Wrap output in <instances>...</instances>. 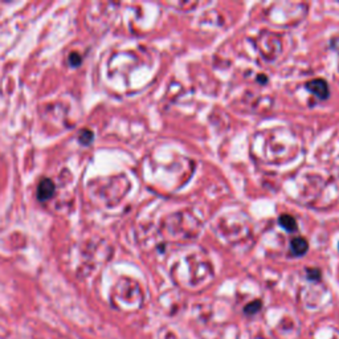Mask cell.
Returning <instances> with one entry per match:
<instances>
[{
	"mask_svg": "<svg viewBox=\"0 0 339 339\" xmlns=\"http://www.w3.org/2000/svg\"><path fill=\"white\" fill-rule=\"evenodd\" d=\"M54 194V183L48 178H44L40 180L38 186V199L40 202H46Z\"/></svg>",
	"mask_w": 339,
	"mask_h": 339,
	"instance_id": "1",
	"label": "cell"
},
{
	"mask_svg": "<svg viewBox=\"0 0 339 339\" xmlns=\"http://www.w3.org/2000/svg\"><path fill=\"white\" fill-rule=\"evenodd\" d=\"M306 88H308V90L312 92L316 97L320 98V100L328 97V86L324 80L316 78L313 81H309L306 84Z\"/></svg>",
	"mask_w": 339,
	"mask_h": 339,
	"instance_id": "2",
	"label": "cell"
},
{
	"mask_svg": "<svg viewBox=\"0 0 339 339\" xmlns=\"http://www.w3.org/2000/svg\"><path fill=\"white\" fill-rule=\"evenodd\" d=\"M290 249L294 256H302V254H305L308 252L309 244L304 238H296L292 240Z\"/></svg>",
	"mask_w": 339,
	"mask_h": 339,
	"instance_id": "3",
	"label": "cell"
},
{
	"mask_svg": "<svg viewBox=\"0 0 339 339\" xmlns=\"http://www.w3.org/2000/svg\"><path fill=\"white\" fill-rule=\"evenodd\" d=\"M278 222L280 226H282L285 230H288V232H294V230H297V222H296L294 218H292L290 215L280 216Z\"/></svg>",
	"mask_w": 339,
	"mask_h": 339,
	"instance_id": "4",
	"label": "cell"
},
{
	"mask_svg": "<svg viewBox=\"0 0 339 339\" xmlns=\"http://www.w3.org/2000/svg\"><path fill=\"white\" fill-rule=\"evenodd\" d=\"M93 138H94V134H93V132H90V130H88V128L82 130L78 136V140L82 144H85V146H86V144H90Z\"/></svg>",
	"mask_w": 339,
	"mask_h": 339,
	"instance_id": "5",
	"label": "cell"
},
{
	"mask_svg": "<svg viewBox=\"0 0 339 339\" xmlns=\"http://www.w3.org/2000/svg\"><path fill=\"white\" fill-rule=\"evenodd\" d=\"M261 309V301H253L252 304L245 306V313L246 314H256Z\"/></svg>",
	"mask_w": 339,
	"mask_h": 339,
	"instance_id": "6",
	"label": "cell"
},
{
	"mask_svg": "<svg viewBox=\"0 0 339 339\" xmlns=\"http://www.w3.org/2000/svg\"><path fill=\"white\" fill-rule=\"evenodd\" d=\"M81 61H82V57L80 56L78 53L77 52L70 53V56H69V62H70V65H73V66H78V65L81 64Z\"/></svg>",
	"mask_w": 339,
	"mask_h": 339,
	"instance_id": "7",
	"label": "cell"
}]
</instances>
